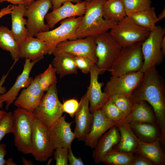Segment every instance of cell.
<instances>
[{
	"label": "cell",
	"instance_id": "cell-20",
	"mask_svg": "<svg viewBox=\"0 0 165 165\" xmlns=\"http://www.w3.org/2000/svg\"><path fill=\"white\" fill-rule=\"evenodd\" d=\"M92 113V125L84 141L86 145L94 148L100 137L111 127L119 123L107 119L104 116L101 109L94 111Z\"/></svg>",
	"mask_w": 165,
	"mask_h": 165
},
{
	"label": "cell",
	"instance_id": "cell-3",
	"mask_svg": "<svg viewBox=\"0 0 165 165\" xmlns=\"http://www.w3.org/2000/svg\"><path fill=\"white\" fill-rule=\"evenodd\" d=\"M14 143L17 149L25 154H31L33 112L18 107L13 113Z\"/></svg>",
	"mask_w": 165,
	"mask_h": 165
},
{
	"label": "cell",
	"instance_id": "cell-6",
	"mask_svg": "<svg viewBox=\"0 0 165 165\" xmlns=\"http://www.w3.org/2000/svg\"><path fill=\"white\" fill-rule=\"evenodd\" d=\"M46 92L33 112L35 118L49 128L62 116L63 112L56 83L51 85Z\"/></svg>",
	"mask_w": 165,
	"mask_h": 165
},
{
	"label": "cell",
	"instance_id": "cell-13",
	"mask_svg": "<svg viewBox=\"0 0 165 165\" xmlns=\"http://www.w3.org/2000/svg\"><path fill=\"white\" fill-rule=\"evenodd\" d=\"M96 48L94 37H89L61 42L57 45L54 52H65L75 56L85 57L96 64L97 60L95 53Z\"/></svg>",
	"mask_w": 165,
	"mask_h": 165
},
{
	"label": "cell",
	"instance_id": "cell-30",
	"mask_svg": "<svg viewBox=\"0 0 165 165\" xmlns=\"http://www.w3.org/2000/svg\"><path fill=\"white\" fill-rule=\"evenodd\" d=\"M127 16L122 0H106L103 7V16L106 20L118 22Z\"/></svg>",
	"mask_w": 165,
	"mask_h": 165
},
{
	"label": "cell",
	"instance_id": "cell-15",
	"mask_svg": "<svg viewBox=\"0 0 165 165\" xmlns=\"http://www.w3.org/2000/svg\"><path fill=\"white\" fill-rule=\"evenodd\" d=\"M89 101L85 93L81 98L75 113L74 133L79 141H84L89 132L93 122V115L90 112Z\"/></svg>",
	"mask_w": 165,
	"mask_h": 165
},
{
	"label": "cell",
	"instance_id": "cell-45",
	"mask_svg": "<svg viewBox=\"0 0 165 165\" xmlns=\"http://www.w3.org/2000/svg\"><path fill=\"white\" fill-rule=\"evenodd\" d=\"M6 146L4 143L0 144V165H5L6 160L4 157L6 154Z\"/></svg>",
	"mask_w": 165,
	"mask_h": 165
},
{
	"label": "cell",
	"instance_id": "cell-16",
	"mask_svg": "<svg viewBox=\"0 0 165 165\" xmlns=\"http://www.w3.org/2000/svg\"><path fill=\"white\" fill-rule=\"evenodd\" d=\"M89 73L90 84L86 94L90 104V110L92 113L94 111L100 109L109 98L106 93L101 90L104 83L98 81L100 72L96 64L92 65Z\"/></svg>",
	"mask_w": 165,
	"mask_h": 165
},
{
	"label": "cell",
	"instance_id": "cell-46",
	"mask_svg": "<svg viewBox=\"0 0 165 165\" xmlns=\"http://www.w3.org/2000/svg\"><path fill=\"white\" fill-rule=\"evenodd\" d=\"M13 5H10L6 7L1 9L0 11V19L6 15L10 14L13 8Z\"/></svg>",
	"mask_w": 165,
	"mask_h": 165
},
{
	"label": "cell",
	"instance_id": "cell-39",
	"mask_svg": "<svg viewBox=\"0 0 165 165\" xmlns=\"http://www.w3.org/2000/svg\"><path fill=\"white\" fill-rule=\"evenodd\" d=\"M53 153L54 159L56 165H68V149L65 148H58Z\"/></svg>",
	"mask_w": 165,
	"mask_h": 165
},
{
	"label": "cell",
	"instance_id": "cell-51",
	"mask_svg": "<svg viewBox=\"0 0 165 165\" xmlns=\"http://www.w3.org/2000/svg\"><path fill=\"white\" fill-rule=\"evenodd\" d=\"M22 161L23 164L24 165H33L31 161H29L26 160L23 157H22Z\"/></svg>",
	"mask_w": 165,
	"mask_h": 165
},
{
	"label": "cell",
	"instance_id": "cell-8",
	"mask_svg": "<svg viewBox=\"0 0 165 165\" xmlns=\"http://www.w3.org/2000/svg\"><path fill=\"white\" fill-rule=\"evenodd\" d=\"M96 66L102 74L108 71L119 55L122 47L114 39L108 31L94 37Z\"/></svg>",
	"mask_w": 165,
	"mask_h": 165
},
{
	"label": "cell",
	"instance_id": "cell-54",
	"mask_svg": "<svg viewBox=\"0 0 165 165\" xmlns=\"http://www.w3.org/2000/svg\"><path fill=\"white\" fill-rule=\"evenodd\" d=\"M92 0H85V1L86 2H89V1H91Z\"/></svg>",
	"mask_w": 165,
	"mask_h": 165
},
{
	"label": "cell",
	"instance_id": "cell-10",
	"mask_svg": "<svg viewBox=\"0 0 165 165\" xmlns=\"http://www.w3.org/2000/svg\"><path fill=\"white\" fill-rule=\"evenodd\" d=\"M52 7L51 0H37L26 6L24 16L27 18L26 27L28 36L34 37L39 33L50 30L45 19Z\"/></svg>",
	"mask_w": 165,
	"mask_h": 165
},
{
	"label": "cell",
	"instance_id": "cell-41",
	"mask_svg": "<svg viewBox=\"0 0 165 165\" xmlns=\"http://www.w3.org/2000/svg\"><path fill=\"white\" fill-rule=\"evenodd\" d=\"M68 161L70 165H83L84 163L80 157H76L74 155L71 147L68 148Z\"/></svg>",
	"mask_w": 165,
	"mask_h": 165
},
{
	"label": "cell",
	"instance_id": "cell-25",
	"mask_svg": "<svg viewBox=\"0 0 165 165\" xmlns=\"http://www.w3.org/2000/svg\"><path fill=\"white\" fill-rule=\"evenodd\" d=\"M26 6L23 4L13 5L10 13L12 21L11 31L16 42L20 44L28 37L26 27L27 19L24 18Z\"/></svg>",
	"mask_w": 165,
	"mask_h": 165
},
{
	"label": "cell",
	"instance_id": "cell-36",
	"mask_svg": "<svg viewBox=\"0 0 165 165\" xmlns=\"http://www.w3.org/2000/svg\"><path fill=\"white\" fill-rule=\"evenodd\" d=\"M109 98L126 116H127L131 110L134 102V100L131 96L115 95L110 97Z\"/></svg>",
	"mask_w": 165,
	"mask_h": 165
},
{
	"label": "cell",
	"instance_id": "cell-7",
	"mask_svg": "<svg viewBox=\"0 0 165 165\" xmlns=\"http://www.w3.org/2000/svg\"><path fill=\"white\" fill-rule=\"evenodd\" d=\"M151 31L139 25L126 16L117 22L109 32L114 39L123 47L143 42L148 37Z\"/></svg>",
	"mask_w": 165,
	"mask_h": 165
},
{
	"label": "cell",
	"instance_id": "cell-22",
	"mask_svg": "<svg viewBox=\"0 0 165 165\" xmlns=\"http://www.w3.org/2000/svg\"><path fill=\"white\" fill-rule=\"evenodd\" d=\"M47 54V49L45 43L36 37L28 36L20 44L19 58H28L38 62Z\"/></svg>",
	"mask_w": 165,
	"mask_h": 165
},
{
	"label": "cell",
	"instance_id": "cell-9",
	"mask_svg": "<svg viewBox=\"0 0 165 165\" xmlns=\"http://www.w3.org/2000/svg\"><path fill=\"white\" fill-rule=\"evenodd\" d=\"M165 35V28L156 26L142 42L141 48L144 62L141 72L144 73L152 67H156L163 61L164 55L161 51L160 43Z\"/></svg>",
	"mask_w": 165,
	"mask_h": 165
},
{
	"label": "cell",
	"instance_id": "cell-28",
	"mask_svg": "<svg viewBox=\"0 0 165 165\" xmlns=\"http://www.w3.org/2000/svg\"><path fill=\"white\" fill-rule=\"evenodd\" d=\"M129 125L136 137L142 141L151 142L161 137V131L157 124L138 123Z\"/></svg>",
	"mask_w": 165,
	"mask_h": 165
},
{
	"label": "cell",
	"instance_id": "cell-11",
	"mask_svg": "<svg viewBox=\"0 0 165 165\" xmlns=\"http://www.w3.org/2000/svg\"><path fill=\"white\" fill-rule=\"evenodd\" d=\"M53 151L49 139V128L35 118L32 126L31 154L36 160L45 162L52 156Z\"/></svg>",
	"mask_w": 165,
	"mask_h": 165
},
{
	"label": "cell",
	"instance_id": "cell-14",
	"mask_svg": "<svg viewBox=\"0 0 165 165\" xmlns=\"http://www.w3.org/2000/svg\"><path fill=\"white\" fill-rule=\"evenodd\" d=\"M73 122H67L65 116H62L50 128L49 135L51 146L53 149L60 148H68L76 138L71 126Z\"/></svg>",
	"mask_w": 165,
	"mask_h": 165
},
{
	"label": "cell",
	"instance_id": "cell-17",
	"mask_svg": "<svg viewBox=\"0 0 165 165\" xmlns=\"http://www.w3.org/2000/svg\"><path fill=\"white\" fill-rule=\"evenodd\" d=\"M72 3L67 1L58 9L47 13L45 19L50 29L53 28L58 22L64 19L84 15L87 2L82 1L75 4Z\"/></svg>",
	"mask_w": 165,
	"mask_h": 165
},
{
	"label": "cell",
	"instance_id": "cell-40",
	"mask_svg": "<svg viewBox=\"0 0 165 165\" xmlns=\"http://www.w3.org/2000/svg\"><path fill=\"white\" fill-rule=\"evenodd\" d=\"M79 104L78 101L74 98L65 101L62 104L63 112H65L68 114L71 117H73L78 108Z\"/></svg>",
	"mask_w": 165,
	"mask_h": 165
},
{
	"label": "cell",
	"instance_id": "cell-47",
	"mask_svg": "<svg viewBox=\"0 0 165 165\" xmlns=\"http://www.w3.org/2000/svg\"><path fill=\"white\" fill-rule=\"evenodd\" d=\"M5 2H10L13 5H16L20 4H24L23 0H0V3H2Z\"/></svg>",
	"mask_w": 165,
	"mask_h": 165
},
{
	"label": "cell",
	"instance_id": "cell-37",
	"mask_svg": "<svg viewBox=\"0 0 165 165\" xmlns=\"http://www.w3.org/2000/svg\"><path fill=\"white\" fill-rule=\"evenodd\" d=\"M13 113L9 112L0 120V142L6 135L13 133Z\"/></svg>",
	"mask_w": 165,
	"mask_h": 165
},
{
	"label": "cell",
	"instance_id": "cell-49",
	"mask_svg": "<svg viewBox=\"0 0 165 165\" xmlns=\"http://www.w3.org/2000/svg\"><path fill=\"white\" fill-rule=\"evenodd\" d=\"M158 21H160L164 19L165 17V7L161 13L157 16Z\"/></svg>",
	"mask_w": 165,
	"mask_h": 165
},
{
	"label": "cell",
	"instance_id": "cell-52",
	"mask_svg": "<svg viewBox=\"0 0 165 165\" xmlns=\"http://www.w3.org/2000/svg\"><path fill=\"white\" fill-rule=\"evenodd\" d=\"M37 0H23L24 4L26 6H28L32 3L33 2Z\"/></svg>",
	"mask_w": 165,
	"mask_h": 165
},
{
	"label": "cell",
	"instance_id": "cell-4",
	"mask_svg": "<svg viewBox=\"0 0 165 165\" xmlns=\"http://www.w3.org/2000/svg\"><path fill=\"white\" fill-rule=\"evenodd\" d=\"M83 16L72 17L61 21L60 25L56 28L37 34L35 36L45 43L47 49V54H53L57 45L67 40L78 38L77 29L79 26Z\"/></svg>",
	"mask_w": 165,
	"mask_h": 165
},
{
	"label": "cell",
	"instance_id": "cell-26",
	"mask_svg": "<svg viewBox=\"0 0 165 165\" xmlns=\"http://www.w3.org/2000/svg\"><path fill=\"white\" fill-rule=\"evenodd\" d=\"M53 54L54 57L51 64L61 78L77 73L78 69L75 63V55L63 52H54Z\"/></svg>",
	"mask_w": 165,
	"mask_h": 165
},
{
	"label": "cell",
	"instance_id": "cell-27",
	"mask_svg": "<svg viewBox=\"0 0 165 165\" xmlns=\"http://www.w3.org/2000/svg\"><path fill=\"white\" fill-rule=\"evenodd\" d=\"M116 125L119 132V139L113 148L124 152L134 153L137 145V137L129 124L124 120Z\"/></svg>",
	"mask_w": 165,
	"mask_h": 165
},
{
	"label": "cell",
	"instance_id": "cell-42",
	"mask_svg": "<svg viewBox=\"0 0 165 165\" xmlns=\"http://www.w3.org/2000/svg\"><path fill=\"white\" fill-rule=\"evenodd\" d=\"M131 165H154L150 160L139 155H135V158Z\"/></svg>",
	"mask_w": 165,
	"mask_h": 165
},
{
	"label": "cell",
	"instance_id": "cell-38",
	"mask_svg": "<svg viewBox=\"0 0 165 165\" xmlns=\"http://www.w3.org/2000/svg\"><path fill=\"white\" fill-rule=\"evenodd\" d=\"M75 61L77 68L84 74L89 73L91 67L95 64L90 59L80 56H75Z\"/></svg>",
	"mask_w": 165,
	"mask_h": 165
},
{
	"label": "cell",
	"instance_id": "cell-43",
	"mask_svg": "<svg viewBox=\"0 0 165 165\" xmlns=\"http://www.w3.org/2000/svg\"><path fill=\"white\" fill-rule=\"evenodd\" d=\"M52 8L53 10L58 9L67 1H70L73 3H78L82 1L81 0H51Z\"/></svg>",
	"mask_w": 165,
	"mask_h": 165
},
{
	"label": "cell",
	"instance_id": "cell-32",
	"mask_svg": "<svg viewBox=\"0 0 165 165\" xmlns=\"http://www.w3.org/2000/svg\"><path fill=\"white\" fill-rule=\"evenodd\" d=\"M134 158L133 152H124L113 148L104 156L102 162L107 165H131Z\"/></svg>",
	"mask_w": 165,
	"mask_h": 165
},
{
	"label": "cell",
	"instance_id": "cell-19",
	"mask_svg": "<svg viewBox=\"0 0 165 165\" xmlns=\"http://www.w3.org/2000/svg\"><path fill=\"white\" fill-rule=\"evenodd\" d=\"M44 92L40 87L37 75L29 85L22 90L14 105L33 112L39 104Z\"/></svg>",
	"mask_w": 165,
	"mask_h": 165
},
{
	"label": "cell",
	"instance_id": "cell-1",
	"mask_svg": "<svg viewBox=\"0 0 165 165\" xmlns=\"http://www.w3.org/2000/svg\"><path fill=\"white\" fill-rule=\"evenodd\" d=\"M131 97L134 100L146 101L154 112L156 123L161 132V138L165 141V84L164 79L156 67L144 72Z\"/></svg>",
	"mask_w": 165,
	"mask_h": 165
},
{
	"label": "cell",
	"instance_id": "cell-24",
	"mask_svg": "<svg viewBox=\"0 0 165 165\" xmlns=\"http://www.w3.org/2000/svg\"><path fill=\"white\" fill-rule=\"evenodd\" d=\"M134 100L133 108L126 116L125 121L129 124L146 123L157 124L154 112L151 105L144 100Z\"/></svg>",
	"mask_w": 165,
	"mask_h": 165
},
{
	"label": "cell",
	"instance_id": "cell-2",
	"mask_svg": "<svg viewBox=\"0 0 165 165\" xmlns=\"http://www.w3.org/2000/svg\"><path fill=\"white\" fill-rule=\"evenodd\" d=\"M106 0L87 2L85 13L76 31L78 38L94 37L108 31L116 24L103 18V7Z\"/></svg>",
	"mask_w": 165,
	"mask_h": 165
},
{
	"label": "cell",
	"instance_id": "cell-31",
	"mask_svg": "<svg viewBox=\"0 0 165 165\" xmlns=\"http://www.w3.org/2000/svg\"><path fill=\"white\" fill-rule=\"evenodd\" d=\"M136 24L146 28L152 30L159 21L154 7L135 13L129 16Z\"/></svg>",
	"mask_w": 165,
	"mask_h": 165
},
{
	"label": "cell",
	"instance_id": "cell-23",
	"mask_svg": "<svg viewBox=\"0 0 165 165\" xmlns=\"http://www.w3.org/2000/svg\"><path fill=\"white\" fill-rule=\"evenodd\" d=\"M119 131L116 125L111 127L99 139L94 148L92 156L94 162L98 164L102 162L104 156L118 143Z\"/></svg>",
	"mask_w": 165,
	"mask_h": 165
},
{
	"label": "cell",
	"instance_id": "cell-50",
	"mask_svg": "<svg viewBox=\"0 0 165 165\" xmlns=\"http://www.w3.org/2000/svg\"><path fill=\"white\" fill-rule=\"evenodd\" d=\"M5 165H16V164L13 160L12 158H9L6 160Z\"/></svg>",
	"mask_w": 165,
	"mask_h": 165
},
{
	"label": "cell",
	"instance_id": "cell-44",
	"mask_svg": "<svg viewBox=\"0 0 165 165\" xmlns=\"http://www.w3.org/2000/svg\"><path fill=\"white\" fill-rule=\"evenodd\" d=\"M11 69V68L10 69L6 74L3 75L0 81V108H2L3 105V102L1 100V96L6 92V87L3 86V85L5 82Z\"/></svg>",
	"mask_w": 165,
	"mask_h": 165
},
{
	"label": "cell",
	"instance_id": "cell-34",
	"mask_svg": "<svg viewBox=\"0 0 165 165\" xmlns=\"http://www.w3.org/2000/svg\"><path fill=\"white\" fill-rule=\"evenodd\" d=\"M56 74L55 69L50 64L43 72L38 75L39 84L44 92L46 91L51 85L57 83Z\"/></svg>",
	"mask_w": 165,
	"mask_h": 165
},
{
	"label": "cell",
	"instance_id": "cell-35",
	"mask_svg": "<svg viewBox=\"0 0 165 165\" xmlns=\"http://www.w3.org/2000/svg\"><path fill=\"white\" fill-rule=\"evenodd\" d=\"M125 7L127 16L151 7V0H122Z\"/></svg>",
	"mask_w": 165,
	"mask_h": 165
},
{
	"label": "cell",
	"instance_id": "cell-53",
	"mask_svg": "<svg viewBox=\"0 0 165 165\" xmlns=\"http://www.w3.org/2000/svg\"><path fill=\"white\" fill-rule=\"evenodd\" d=\"M7 112L0 109V120L6 115Z\"/></svg>",
	"mask_w": 165,
	"mask_h": 165
},
{
	"label": "cell",
	"instance_id": "cell-48",
	"mask_svg": "<svg viewBox=\"0 0 165 165\" xmlns=\"http://www.w3.org/2000/svg\"><path fill=\"white\" fill-rule=\"evenodd\" d=\"M160 47L163 54H165V36L162 39L160 43Z\"/></svg>",
	"mask_w": 165,
	"mask_h": 165
},
{
	"label": "cell",
	"instance_id": "cell-5",
	"mask_svg": "<svg viewBox=\"0 0 165 165\" xmlns=\"http://www.w3.org/2000/svg\"><path fill=\"white\" fill-rule=\"evenodd\" d=\"M142 43L122 47L119 55L108 71L112 76H117L141 71L144 62Z\"/></svg>",
	"mask_w": 165,
	"mask_h": 165
},
{
	"label": "cell",
	"instance_id": "cell-21",
	"mask_svg": "<svg viewBox=\"0 0 165 165\" xmlns=\"http://www.w3.org/2000/svg\"><path fill=\"white\" fill-rule=\"evenodd\" d=\"M137 145L134 153L140 155L151 161L154 165H164V149L160 137L153 142H145L137 137Z\"/></svg>",
	"mask_w": 165,
	"mask_h": 165
},
{
	"label": "cell",
	"instance_id": "cell-29",
	"mask_svg": "<svg viewBox=\"0 0 165 165\" xmlns=\"http://www.w3.org/2000/svg\"><path fill=\"white\" fill-rule=\"evenodd\" d=\"M20 45L16 40L11 30L6 26H0V48L10 52L14 61L13 65L19 60Z\"/></svg>",
	"mask_w": 165,
	"mask_h": 165
},
{
	"label": "cell",
	"instance_id": "cell-12",
	"mask_svg": "<svg viewBox=\"0 0 165 165\" xmlns=\"http://www.w3.org/2000/svg\"><path fill=\"white\" fill-rule=\"evenodd\" d=\"M141 71L117 76H112L106 82L104 92L109 97L115 95L131 96L143 75Z\"/></svg>",
	"mask_w": 165,
	"mask_h": 165
},
{
	"label": "cell",
	"instance_id": "cell-33",
	"mask_svg": "<svg viewBox=\"0 0 165 165\" xmlns=\"http://www.w3.org/2000/svg\"><path fill=\"white\" fill-rule=\"evenodd\" d=\"M101 109L104 116L109 120L119 123L125 119L126 116L110 99Z\"/></svg>",
	"mask_w": 165,
	"mask_h": 165
},
{
	"label": "cell",
	"instance_id": "cell-18",
	"mask_svg": "<svg viewBox=\"0 0 165 165\" xmlns=\"http://www.w3.org/2000/svg\"><path fill=\"white\" fill-rule=\"evenodd\" d=\"M38 62L25 59L23 69L21 74L17 77L13 85L9 90L1 96L2 101L6 103V109L8 110L10 105L13 103L20 90L26 88L31 83L34 79L30 76L31 72L35 64Z\"/></svg>",
	"mask_w": 165,
	"mask_h": 165
}]
</instances>
